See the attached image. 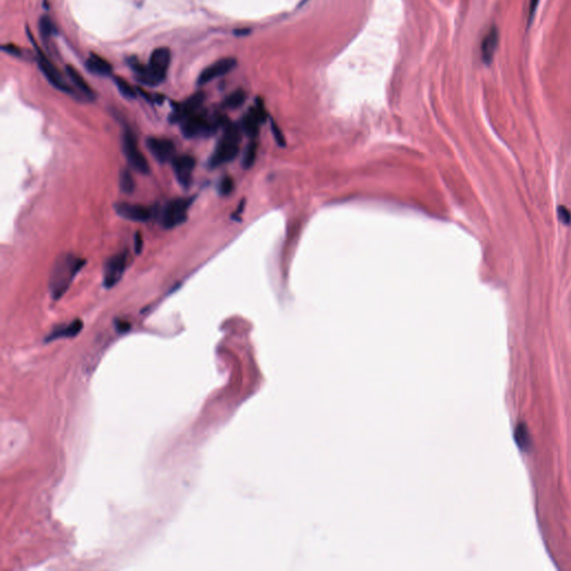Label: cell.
<instances>
[{"instance_id": "29", "label": "cell", "mask_w": 571, "mask_h": 571, "mask_svg": "<svg viewBox=\"0 0 571 571\" xmlns=\"http://www.w3.org/2000/svg\"><path fill=\"white\" fill-rule=\"evenodd\" d=\"M3 49H4L6 52H8V54H10V55L21 56V49H19L18 47H16V46H15V45H12V44L5 45L4 47H3Z\"/></svg>"}, {"instance_id": "5", "label": "cell", "mask_w": 571, "mask_h": 571, "mask_svg": "<svg viewBox=\"0 0 571 571\" xmlns=\"http://www.w3.org/2000/svg\"><path fill=\"white\" fill-rule=\"evenodd\" d=\"M193 200L194 198H176L168 202L161 215L162 226L165 229H173L185 223Z\"/></svg>"}, {"instance_id": "24", "label": "cell", "mask_w": 571, "mask_h": 571, "mask_svg": "<svg viewBox=\"0 0 571 571\" xmlns=\"http://www.w3.org/2000/svg\"><path fill=\"white\" fill-rule=\"evenodd\" d=\"M39 31L43 37L48 38L55 32V26L47 16H43L39 19Z\"/></svg>"}, {"instance_id": "15", "label": "cell", "mask_w": 571, "mask_h": 571, "mask_svg": "<svg viewBox=\"0 0 571 571\" xmlns=\"http://www.w3.org/2000/svg\"><path fill=\"white\" fill-rule=\"evenodd\" d=\"M499 44V31L496 27H491L487 34L484 35L481 44V54L482 60L485 64H491L493 60L494 52L498 48Z\"/></svg>"}, {"instance_id": "17", "label": "cell", "mask_w": 571, "mask_h": 571, "mask_svg": "<svg viewBox=\"0 0 571 571\" xmlns=\"http://www.w3.org/2000/svg\"><path fill=\"white\" fill-rule=\"evenodd\" d=\"M86 67L91 71V73L101 76H108L112 74V70H113L112 65L106 60H104L103 57L94 54V52H91L89 57L87 58Z\"/></svg>"}, {"instance_id": "22", "label": "cell", "mask_w": 571, "mask_h": 571, "mask_svg": "<svg viewBox=\"0 0 571 571\" xmlns=\"http://www.w3.org/2000/svg\"><path fill=\"white\" fill-rule=\"evenodd\" d=\"M120 188L121 191L125 194H131L134 191V179L128 170H123L120 174Z\"/></svg>"}, {"instance_id": "3", "label": "cell", "mask_w": 571, "mask_h": 571, "mask_svg": "<svg viewBox=\"0 0 571 571\" xmlns=\"http://www.w3.org/2000/svg\"><path fill=\"white\" fill-rule=\"evenodd\" d=\"M242 128L235 123L229 122L223 127V134L209 160V165L215 169L233 161L239 153Z\"/></svg>"}, {"instance_id": "20", "label": "cell", "mask_w": 571, "mask_h": 571, "mask_svg": "<svg viewBox=\"0 0 571 571\" xmlns=\"http://www.w3.org/2000/svg\"><path fill=\"white\" fill-rule=\"evenodd\" d=\"M514 437L518 445L523 450H528L531 445V438L528 432V428L524 424H519L517 426V430L514 433Z\"/></svg>"}, {"instance_id": "9", "label": "cell", "mask_w": 571, "mask_h": 571, "mask_svg": "<svg viewBox=\"0 0 571 571\" xmlns=\"http://www.w3.org/2000/svg\"><path fill=\"white\" fill-rule=\"evenodd\" d=\"M172 167L175 178L183 188L191 186L193 171L195 169V160L191 155L175 156L172 160Z\"/></svg>"}, {"instance_id": "4", "label": "cell", "mask_w": 571, "mask_h": 571, "mask_svg": "<svg viewBox=\"0 0 571 571\" xmlns=\"http://www.w3.org/2000/svg\"><path fill=\"white\" fill-rule=\"evenodd\" d=\"M228 120L222 115H215L209 117L205 113L196 112L193 115L182 122V133L188 139H193L196 136H208L216 132V130L228 124Z\"/></svg>"}, {"instance_id": "25", "label": "cell", "mask_w": 571, "mask_h": 571, "mask_svg": "<svg viewBox=\"0 0 571 571\" xmlns=\"http://www.w3.org/2000/svg\"><path fill=\"white\" fill-rule=\"evenodd\" d=\"M234 189V183L233 180L230 178V176H225V178H222L220 183H219V193L223 196H227L230 194Z\"/></svg>"}, {"instance_id": "13", "label": "cell", "mask_w": 571, "mask_h": 571, "mask_svg": "<svg viewBox=\"0 0 571 571\" xmlns=\"http://www.w3.org/2000/svg\"><path fill=\"white\" fill-rule=\"evenodd\" d=\"M35 47H36V46H35ZM37 50H38V55H37L38 66H39V68L42 69L43 74L46 76V78H47L48 82L52 85V86H55L56 88H58L60 90L70 93V91H71L70 87L66 84V82L63 80L61 73L55 67V65L52 64L48 60V58L46 57L38 48H37Z\"/></svg>"}, {"instance_id": "30", "label": "cell", "mask_w": 571, "mask_h": 571, "mask_svg": "<svg viewBox=\"0 0 571 571\" xmlns=\"http://www.w3.org/2000/svg\"><path fill=\"white\" fill-rule=\"evenodd\" d=\"M116 325L120 331H127L130 329V324L126 321H117Z\"/></svg>"}, {"instance_id": "18", "label": "cell", "mask_w": 571, "mask_h": 571, "mask_svg": "<svg viewBox=\"0 0 571 571\" xmlns=\"http://www.w3.org/2000/svg\"><path fill=\"white\" fill-rule=\"evenodd\" d=\"M66 71H67V75L70 78L71 83L75 85L78 90L82 91V93L85 96H87L88 98H93L95 96L94 91L91 90V88L89 87V85L86 82H85L84 77L80 73H78V71L74 67L66 66Z\"/></svg>"}, {"instance_id": "27", "label": "cell", "mask_w": 571, "mask_h": 571, "mask_svg": "<svg viewBox=\"0 0 571 571\" xmlns=\"http://www.w3.org/2000/svg\"><path fill=\"white\" fill-rule=\"evenodd\" d=\"M134 249H135V252L137 254H140L143 250V237L140 232H136L135 233V237H134Z\"/></svg>"}, {"instance_id": "6", "label": "cell", "mask_w": 571, "mask_h": 571, "mask_svg": "<svg viewBox=\"0 0 571 571\" xmlns=\"http://www.w3.org/2000/svg\"><path fill=\"white\" fill-rule=\"evenodd\" d=\"M123 150L130 165L134 170L141 174H148L150 172L146 157L140 151L135 136L130 130L125 131L123 134Z\"/></svg>"}, {"instance_id": "7", "label": "cell", "mask_w": 571, "mask_h": 571, "mask_svg": "<svg viewBox=\"0 0 571 571\" xmlns=\"http://www.w3.org/2000/svg\"><path fill=\"white\" fill-rule=\"evenodd\" d=\"M127 264V254L121 252L110 257L104 266L103 284L106 289H110L122 279Z\"/></svg>"}, {"instance_id": "23", "label": "cell", "mask_w": 571, "mask_h": 571, "mask_svg": "<svg viewBox=\"0 0 571 571\" xmlns=\"http://www.w3.org/2000/svg\"><path fill=\"white\" fill-rule=\"evenodd\" d=\"M115 84L117 88H119L120 93L126 98H135L136 97V90L127 81L123 80L122 77H115Z\"/></svg>"}, {"instance_id": "14", "label": "cell", "mask_w": 571, "mask_h": 571, "mask_svg": "<svg viewBox=\"0 0 571 571\" xmlns=\"http://www.w3.org/2000/svg\"><path fill=\"white\" fill-rule=\"evenodd\" d=\"M115 211L123 219L133 222H146L152 216V211L150 208L125 202L115 205Z\"/></svg>"}, {"instance_id": "21", "label": "cell", "mask_w": 571, "mask_h": 571, "mask_svg": "<svg viewBox=\"0 0 571 571\" xmlns=\"http://www.w3.org/2000/svg\"><path fill=\"white\" fill-rule=\"evenodd\" d=\"M257 143L251 142L248 144V146L245 150L244 157H242V167L245 169H250L253 165L255 159H257Z\"/></svg>"}, {"instance_id": "16", "label": "cell", "mask_w": 571, "mask_h": 571, "mask_svg": "<svg viewBox=\"0 0 571 571\" xmlns=\"http://www.w3.org/2000/svg\"><path fill=\"white\" fill-rule=\"evenodd\" d=\"M82 328H83V321L80 320V319H76L74 321H71L70 324H68L66 326H62V327L56 328L55 330H52L49 334V336L46 338V340L50 341V340H55V339H58V338L74 337L82 330Z\"/></svg>"}, {"instance_id": "26", "label": "cell", "mask_w": 571, "mask_h": 571, "mask_svg": "<svg viewBox=\"0 0 571 571\" xmlns=\"http://www.w3.org/2000/svg\"><path fill=\"white\" fill-rule=\"evenodd\" d=\"M271 132L273 134L274 140L277 141L279 145H285V137H284V135H282L281 130H279V127L277 126V124H275L274 122L271 123Z\"/></svg>"}, {"instance_id": "1", "label": "cell", "mask_w": 571, "mask_h": 571, "mask_svg": "<svg viewBox=\"0 0 571 571\" xmlns=\"http://www.w3.org/2000/svg\"><path fill=\"white\" fill-rule=\"evenodd\" d=\"M85 264L86 260L70 253L62 254L55 261L49 280V289L52 298L60 299L66 293L71 281L82 270Z\"/></svg>"}, {"instance_id": "12", "label": "cell", "mask_w": 571, "mask_h": 571, "mask_svg": "<svg viewBox=\"0 0 571 571\" xmlns=\"http://www.w3.org/2000/svg\"><path fill=\"white\" fill-rule=\"evenodd\" d=\"M205 98L206 95L203 91H198V93L191 95L188 100L178 105V107L174 109L172 115L170 116V121L173 123H179V122L182 123L186 119H188L189 116H191L194 113H196V112H199V108L201 107Z\"/></svg>"}, {"instance_id": "19", "label": "cell", "mask_w": 571, "mask_h": 571, "mask_svg": "<svg viewBox=\"0 0 571 571\" xmlns=\"http://www.w3.org/2000/svg\"><path fill=\"white\" fill-rule=\"evenodd\" d=\"M246 93L242 89H238L233 91L232 94L229 95L225 102H223V106L227 107V108H238L240 107L241 105H244L245 101H246Z\"/></svg>"}, {"instance_id": "2", "label": "cell", "mask_w": 571, "mask_h": 571, "mask_svg": "<svg viewBox=\"0 0 571 571\" xmlns=\"http://www.w3.org/2000/svg\"><path fill=\"white\" fill-rule=\"evenodd\" d=\"M171 62V51L167 47H160L153 50L150 56L149 64L142 65L135 58L130 61V65L139 82L148 86H156L165 80Z\"/></svg>"}, {"instance_id": "28", "label": "cell", "mask_w": 571, "mask_h": 571, "mask_svg": "<svg viewBox=\"0 0 571 571\" xmlns=\"http://www.w3.org/2000/svg\"><path fill=\"white\" fill-rule=\"evenodd\" d=\"M538 4H539V0H530V4H529V15H528V19H529V24H531L533 19V16L536 14V10L538 7Z\"/></svg>"}, {"instance_id": "8", "label": "cell", "mask_w": 571, "mask_h": 571, "mask_svg": "<svg viewBox=\"0 0 571 571\" xmlns=\"http://www.w3.org/2000/svg\"><path fill=\"white\" fill-rule=\"evenodd\" d=\"M235 66H237V61H235L234 58L231 57L222 58V60L216 61L215 63L211 64L210 66L203 69L200 73L196 83H198V85H200V86L201 85H206L211 81L215 80V78L230 73Z\"/></svg>"}, {"instance_id": "11", "label": "cell", "mask_w": 571, "mask_h": 571, "mask_svg": "<svg viewBox=\"0 0 571 571\" xmlns=\"http://www.w3.org/2000/svg\"><path fill=\"white\" fill-rule=\"evenodd\" d=\"M149 151L159 163H167L172 161L175 155V146L172 141L168 139H159V137H149L146 141Z\"/></svg>"}, {"instance_id": "10", "label": "cell", "mask_w": 571, "mask_h": 571, "mask_svg": "<svg viewBox=\"0 0 571 571\" xmlns=\"http://www.w3.org/2000/svg\"><path fill=\"white\" fill-rule=\"evenodd\" d=\"M267 119V113L264 107V104L258 102L255 107L250 108V110L244 116L241 122V128L244 132L251 139H255L259 134L260 124L265 122Z\"/></svg>"}]
</instances>
